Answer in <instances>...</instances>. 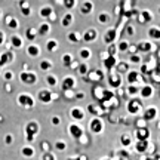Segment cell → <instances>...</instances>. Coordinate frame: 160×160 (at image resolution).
<instances>
[{"mask_svg": "<svg viewBox=\"0 0 160 160\" xmlns=\"http://www.w3.org/2000/svg\"><path fill=\"white\" fill-rule=\"evenodd\" d=\"M71 22V15H67V17H64L62 19V25H68Z\"/></svg>", "mask_w": 160, "mask_h": 160, "instance_id": "39", "label": "cell"}, {"mask_svg": "<svg viewBox=\"0 0 160 160\" xmlns=\"http://www.w3.org/2000/svg\"><path fill=\"white\" fill-rule=\"evenodd\" d=\"M9 25H11L12 28H15V27H17V22H15L13 19H11V21H9Z\"/></svg>", "mask_w": 160, "mask_h": 160, "instance_id": "50", "label": "cell"}, {"mask_svg": "<svg viewBox=\"0 0 160 160\" xmlns=\"http://www.w3.org/2000/svg\"><path fill=\"white\" fill-rule=\"evenodd\" d=\"M79 70H80V73H82V74H86V73H88V67H86V64H80Z\"/></svg>", "mask_w": 160, "mask_h": 160, "instance_id": "41", "label": "cell"}, {"mask_svg": "<svg viewBox=\"0 0 160 160\" xmlns=\"http://www.w3.org/2000/svg\"><path fill=\"white\" fill-rule=\"evenodd\" d=\"M120 156H125V157H128V151H125V150H122V151H120Z\"/></svg>", "mask_w": 160, "mask_h": 160, "instance_id": "54", "label": "cell"}, {"mask_svg": "<svg viewBox=\"0 0 160 160\" xmlns=\"http://www.w3.org/2000/svg\"><path fill=\"white\" fill-rule=\"evenodd\" d=\"M150 34L153 37H160V31H157V28H151L150 30Z\"/></svg>", "mask_w": 160, "mask_h": 160, "instance_id": "40", "label": "cell"}, {"mask_svg": "<svg viewBox=\"0 0 160 160\" xmlns=\"http://www.w3.org/2000/svg\"><path fill=\"white\" fill-rule=\"evenodd\" d=\"M68 132L70 135L74 138V139H80V138L83 137V131H82V128L79 125H76V123H71L68 126Z\"/></svg>", "mask_w": 160, "mask_h": 160, "instance_id": "5", "label": "cell"}, {"mask_svg": "<svg viewBox=\"0 0 160 160\" xmlns=\"http://www.w3.org/2000/svg\"><path fill=\"white\" fill-rule=\"evenodd\" d=\"M148 137H150V131H148V129L141 128V129H138V131H137V138H138V139H147Z\"/></svg>", "mask_w": 160, "mask_h": 160, "instance_id": "12", "label": "cell"}, {"mask_svg": "<svg viewBox=\"0 0 160 160\" xmlns=\"http://www.w3.org/2000/svg\"><path fill=\"white\" fill-rule=\"evenodd\" d=\"M77 67V62H73V64H70V68H76Z\"/></svg>", "mask_w": 160, "mask_h": 160, "instance_id": "55", "label": "cell"}, {"mask_svg": "<svg viewBox=\"0 0 160 160\" xmlns=\"http://www.w3.org/2000/svg\"><path fill=\"white\" fill-rule=\"evenodd\" d=\"M68 39L71 40V42H79V34H76V33H71V34L68 36Z\"/></svg>", "mask_w": 160, "mask_h": 160, "instance_id": "42", "label": "cell"}, {"mask_svg": "<svg viewBox=\"0 0 160 160\" xmlns=\"http://www.w3.org/2000/svg\"><path fill=\"white\" fill-rule=\"evenodd\" d=\"M80 159H82V160H88V157H86V156H80Z\"/></svg>", "mask_w": 160, "mask_h": 160, "instance_id": "58", "label": "cell"}, {"mask_svg": "<svg viewBox=\"0 0 160 160\" xmlns=\"http://www.w3.org/2000/svg\"><path fill=\"white\" fill-rule=\"evenodd\" d=\"M95 37H97L95 30H89V31H86V33H85V40H86V42H92Z\"/></svg>", "mask_w": 160, "mask_h": 160, "instance_id": "15", "label": "cell"}, {"mask_svg": "<svg viewBox=\"0 0 160 160\" xmlns=\"http://www.w3.org/2000/svg\"><path fill=\"white\" fill-rule=\"evenodd\" d=\"M88 110H89V111H91L92 114H99V113H98V111H97V108H95V107H93V105H89V107H88Z\"/></svg>", "mask_w": 160, "mask_h": 160, "instance_id": "45", "label": "cell"}, {"mask_svg": "<svg viewBox=\"0 0 160 160\" xmlns=\"http://www.w3.org/2000/svg\"><path fill=\"white\" fill-rule=\"evenodd\" d=\"M138 92H139V89H138L137 86L131 85L129 88H128V93H129V95H135V93H138Z\"/></svg>", "mask_w": 160, "mask_h": 160, "instance_id": "25", "label": "cell"}, {"mask_svg": "<svg viewBox=\"0 0 160 160\" xmlns=\"http://www.w3.org/2000/svg\"><path fill=\"white\" fill-rule=\"evenodd\" d=\"M144 18H145V19H151V13H148V12H144Z\"/></svg>", "mask_w": 160, "mask_h": 160, "instance_id": "49", "label": "cell"}, {"mask_svg": "<svg viewBox=\"0 0 160 160\" xmlns=\"http://www.w3.org/2000/svg\"><path fill=\"white\" fill-rule=\"evenodd\" d=\"M98 19H99V22H107V21H108V15H107V13H102V15H99Z\"/></svg>", "mask_w": 160, "mask_h": 160, "instance_id": "38", "label": "cell"}, {"mask_svg": "<svg viewBox=\"0 0 160 160\" xmlns=\"http://www.w3.org/2000/svg\"><path fill=\"white\" fill-rule=\"evenodd\" d=\"M147 148H148V142H147V139H138L137 145H135V150H137L138 153H144Z\"/></svg>", "mask_w": 160, "mask_h": 160, "instance_id": "10", "label": "cell"}, {"mask_svg": "<svg viewBox=\"0 0 160 160\" xmlns=\"http://www.w3.org/2000/svg\"><path fill=\"white\" fill-rule=\"evenodd\" d=\"M110 83H111V86H113V88H119V86H120V77H119L117 74L111 76V79H110Z\"/></svg>", "mask_w": 160, "mask_h": 160, "instance_id": "17", "label": "cell"}, {"mask_svg": "<svg viewBox=\"0 0 160 160\" xmlns=\"http://www.w3.org/2000/svg\"><path fill=\"white\" fill-rule=\"evenodd\" d=\"M71 117L73 119H77V120H82L85 117V113H83V110L79 108V107H76V108L71 110Z\"/></svg>", "mask_w": 160, "mask_h": 160, "instance_id": "11", "label": "cell"}, {"mask_svg": "<svg viewBox=\"0 0 160 160\" xmlns=\"http://www.w3.org/2000/svg\"><path fill=\"white\" fill-rule=\"evenodd\" d=\"M51 123H52V125H59V123H61V120H59V117H57V116H55V117H52V119H51Z\"/></svg>", "mask_w": 160, "mask_h": 160, "instance_id": "43", "label": "cell"}, {"mask_svg": "<svg viewBox=\"0 0 160 160\" xmlns=\"http://www.w3.org/2000/svg\"><path fill=\"white\" fill-rule=\"evenodd\" d=\"M110 55H113V53H114V52H116V48H114V46H111V48H110Z\"/></svg>", "mask_w": 160, "mask_h": 160, "instance_id": "53", "label": "cell"}, {"mask_svg": "<svg viewBox=\"0 0 160 160\" xmlns=\"http://www.w3.org/2000/svg\"><path fill=\"white\" fill-rule=\"evenodd\" d=\"M138 49H141V51H150V49H151V45H150V43H142V45L138 46Z\"/></svg>", "mask_w": 160, "mask_h": 160, "instance_id": "28", "label": "cell"}, {"mask_svg": "<svg viewBox=\"0 0 160 160\" xmlns=\"http://www.w3.org/2000/svg\"><path fill=\"white\" fill-rule=\"evenodd\" d=\"M139 108H141V101L139 99H131L129 104H128V111L131 114H137L139 111Z\"/></svg>", "mask_w": 160, "mask_h": 160, "instance_id": "6", "label": "cell"}, {"mask_svg": "<svg viewBox=\"0 0 160 160\" xmlns=\"http://www.w3.org/2000/svg\"><path fill=\"white\" fill-rule=\"evenodd\" d=\"M68 160H82V159H80V157H70Z\"/></svg>", "mask_w": 160, "mask_h": 160, "instance_id": "57", "label": "cell"}, {"mask_svg": "<svg viewBox=\"0 0 160 160\" xmlns=\"http://www.w3.org/2000/svg\"><path fill=\"white\" fill-rule=\"evenodd\" d=\"M126 48H128V43H125V42H123V43L120 45V49H122V51H125Z\"/></svg>", "mask_w": 160, "mask_h": 160, "instance_id": "51", "label": "cell"}, {"mask_svg": "<svg viewBox=\"0 0 160 160\" xmlns=\"http://www.w3.org/2000/svg\"><path fill=\"white\" fill-rule=\"evenodd\" d=\"M39 132V123L34 122V120H31L27 123L25 126V138H27V141H33L34 139V135Z\"/></svg>", "mask_w": 160, "mask_h": 160, "instance_id": "1", "label": "cell"}, {"mask_svg": "<svg viewBox=\"0 0 160 160\" xmlns=\"http://www.w3.org/2000/svg\"><path fill=\"white\" fill-rule=\"evenodd\" d=\"M153 95V88L151 86H144L142 89H141V97L142 98H148Z\"/></svg>", "mask_w": 160, "mask_h": 160, "instance_id": "14", "label": "cell"}, {"mask_svg": "<svg viewBox=\"0 0 160 160\" xmlns=\"http://www.w3.org/2000/svg\"><path fill=\"white\" fill-rule=\"evenodd\" d=\"M37 97H39V101H42V102L43 104H49L52 101V93L49 91H48V89H42V91H39V95H37Z\"/></svg>", "mask_w": 160, "mask_h": 160, "instance_id": "7", "label": "cell"}, {"mask_svg": "<svg viewBox=\"0 0 160 160\" xmlns=\"http://www.w3.org/2000/svg\"><path fill=\"white\" fill-rule=\"evenodd\" d=\"M105 65H107V68H113V67L116 65V59H114L113 55H111L108 59H105Z\"/></svg>", "mask_w": 160, "mask_h": 160, "instance_id": "19", "label": "cell"}, {"mask_svg": "<svg viewBox=\"0 0 160 160\" xmlns=\"http://www.w3.org/2000/svg\"><path fill=\"white\" fill-rule=\"evenodd\" d=\"M89 129H91L93 133H101L104 129V123L101 119H92L91 123H89Z\"/></svg>", "mask_w": 160, "mask_h": 160, "instance_id": "3", "label": "cell"}, {"mask_svg": "<svg viewBox=\"0 0 160 160\" xmlns=\"http://www.w3.org/2000/svg\"><path fill=\"white\" fill-rule=\"evenodd\" d=\"M21 154H22L24 157H33V156H34V148L25 145V147H22V150H21Z\"/></svg>", "mask_w": 160, "mask_h": 160, "instance_id": "13", "label": "cell"}, {"mask_svg": "<svg viewBox=\"0 0 160 160\" xmlns=\"http://www.w3.org/2000/svg\"><path fill=\"white\" fill-rule=\"evenodd\" d=\"M39 67H40V70H49L52 67V64H51V61H46L45 59V61H42V62H40Z\"/></svg>", "mask_w": 160, "mask_h": 160, "instance_id": "22", "label": "cell"}, {"mask_svg": "<svg viewBox=\"0 0 160 160\" xmlns=\"http://www.w3.org/2000/svg\"><path fill=\"white\" fill-rule=\"evenodd\" d=\"M122 144H123V145H129V144H131V138L128 137V135H123V137H122Z\"/></svg>", "mask_w": 160, "mask_h": 160, "instance_id": "30", "label": "cell"}, {"mask_svg": "<svg viewBox=\"0 0 160 160\" xmlns=\"http://www.w3.org/2000/svg\"><path fill=\"white\" fill-rule=\"evenodd\" d=\"M74 77H65V79H64V82H62V91H64V93H65V92H68V91H71V89H73V88H74Z\"/></svg>", "mask_w": 160, "mask_h": 160, "instance_id": "8", "label": "cell"}, {"mask_svg": "<svg viewBox=\"0 0 160 160\" xmlns=\"http://www.w3.org/2000/svg\"><path fill=\"white\" fill-rule=\"evenodd\" d=\"M145 160H153V159H145Z\"/></svg>", "mask_w": 160, "mask_h": 160, "instance_id": "59", "label": "cell"}, {"mask_svg": "<svg viewBox=\"0 0 160 160\" xmlns=\"http://www.w3.org/2000/svg\"><path fill=\"white\" fill-rule=\"evenodd\" d=\"M51 13H52L51 8H45V9H42V11H40V15H43V17H49Z\"/></svg>", "mask_w": 160, "mask_h": 160, "instance_id": "26", "label": "cell"}, {"mask_svg": "<svg viewBox=\"0 0 160 160\" xmlns=\"http://www.w3.org/2000/svg\"><path fill=\"white\" fill-rule=\"evenodd\" d=\"M27 36H28V39H34V34H33V33H31V31H27Z\"/></svg>", "mask_w": 160, "mask_h": 160, "instance_id": "52", "label": "cell"}, {"mask_svg": "<svg viewBox=\"0 0 160 160\" xmlns=\"http://www.w3.org/2000/svg\"><path fill=\"white\" fill-rule=\"evenodd\" d=\"M42 147H43V151L45 153H49V150H51V145L48 141H42Z\"/></svg>", "mask_w": 160, "mask_h": 160, "instance_id": "29", "label": "cell"}, {"mask_svg": "<svg viewBox=\"0 0 160 160\" xmlns=\"http://www.w3.org/2000/svg\"><path fill=\"white\" fill-rule=\"evenodd\" d=\"M27 53L31 55V57H37V55H39V48H37V46H28Z\"/></svg>", "mask_w": 160, "mask_h": 160, "instance_id": "18", "label": "cell"}, {"mask_svg": "<svg viewBox=\"0 0 160 160\" xmlns=\"http://www.w3.org/2000/svg\"><path fill=\"white\" fill-rule=\"evenodd\" d=\"M117 70H119L120 73H123V71H126V70H128V64H126V62L119 64V67H117Z\"/></svg>", "mask_w": 160, "mask_h": 160, "instance_id": "37", "label": "cell"}, {"mask_svg": "<svg viewBox=\"0 0 160 160\" xmlns=\"http://www.w3.org/2000/svg\"><path fill=\"white\" fill-rule=\"evenodd\" d=\"M156 116H157V108L156 107H150L144 113V120H153Z\"/></svg>", "mask_w": 160, "mask_h": 160, "instance_id": "9", "label": "cell"}, {"mask_svg": "<svg viewBox=\"0 0 160 160\" xmlns=\"http://www.w3.org/2000/svg\"><path fill=\"white\" fill-rule=\"evenodd\" d=\"M114 36H116L114 30H110L108 33H107V36H105V42H107V43H111L113 39H114Z\"/></svg>", "mask_w": 160, "mask_h": 160, "instance_id": "21", "label": "cell"}, {"mask_svg": "<svg viewBox=\"0 0 160 160\" xmlns=\"http://www.w3.org/2000/svg\"><path fill=\"white\" fill-rule=\"evenodd\" d=\"M19 79H21V82H22V83H25V85H33V83H36V80H37V76H36L34 73L24 71V73H21Z\"/></svg>", "mask_w": 160, "mask_h": 160, "instance_id": "4", "label": "cell"}, {"mask_svg": "<svg viewBox=\"0 0 160 160\" xmlns=\"http://www.w3.org/2000/svg\"><path fill=\"white\" fill-rule=\"evenodd\" d=\"M80 55H82V58H89L91 57V51H88V49H83V51L80 52Z\"/></svg>", "mask_w": 160, "mask_h": 160, "instance_id": "35", "label": "cell"}, {"mask_svg": "<svg viewBox=\"0 0 160 160\" xmlns=\"http://www.w3.org/2000/svg\"><path fill=\"white\" fill-rule=\"evenodd\" d=\"M62 62H64V65H68V67H70V62H71V57H70V55H64V57H62Z\"/></svg>", "mask_w": 160, "mask_h": 160, "instance_id": "32", "label": "cell"}, {"mask_svg": "<svg viewBox=\"0 0 160 160\" xmlns=\"http://www.w3.org/2000/svg\"><path fill=\"white\" fill-rule=\"evenodd\" d=\"M64 2H65L67 8H73V5H74V0H64Z\"/></svg>", "mask_w": 160, "mask_h": 160, "instance_id": "46", "label": "cell"}, {"mask_svg": "<svg viewBox=\"0 0 160 160\" xmlns=\"http://www.w3.org/2000/svg\"><path fill=\"white\" fill-rule=\"evenodd\" d=\"M5 141H6V144H11L12 142V135H9V133H8V135H6V138H5Z\"/></svg>", "mask_w": 160, "mask_h": 160, "instance_id": "47", "label": "cell"}, {"mask_svg": "<svg viewBox=\"0 0 160 160\" xmlns=\"http://www.w3.org/2000/svg\"><path fill=\"white\" fill-rule=\"evenodd\" d=\"M3 79H5V80H11L12 79V73H11V71H6V73H3Z\"/></svg>", "mask_w": 160, "mask_h": 160, "instance_id": "44", "label": "cell"}, {"mask_svg": "<svg viewBox=\"0 0 160 160\" xmlns=\"http://www.w3.org/2000/svg\"><path fill=\"white\" fill-rule=\"evenodd\" d=\"M53 147L57 150H59V151H64L65 150V142H62V141H58V142L53 144Z\"/></svg>", "mask_w": 160, "mask_h": 160, "instance_id": "24", "label": "cell"}, {"mask_svg": "<svg viewBox=\"0 0 160 160\" xmlns=\"http://www.w3.org/2000/svg\"><path fill=\"white\" fill-rule=\"evenodd\" d=\"M132 62H139V57H137V55H133V57L131 58Z\"/></svg>", "mask_w": 160, "mask_h": 160, "instance_id": "48", "label": "cell"}, {"mask_svg": "<svg viewBox=\"0 0 160 160\" xmlns=\"http://www.w3.org/2000/svg\"><path fill=\"white\" fill-rule=\"evenodd\" d=\"M138 76H139V74H138L137 71H131V73L128 74V82H129L131 85H132V83H135V82L138 80Z\"/></svg>", "mask_w": 160, "mask_h": 160, "instance_id": "16", "label": "cell"}, {"mask_svg": "<svg viewBox=\"0 0 160 160\" xmlns=\"http://www.w3.org/2000/svg\"><path fill=\"white\" fill-rule=\"evenodd\" d=\"M83 97H85L83 93H77V95H76V98H83Z\"/></svg>", "mask_w": 160, "mask_h": 160, "instance_id": "56", "label": "cell"}, {"mask_svg": "<svg viewBox=\"0 0 160 160\" xmlns=\"http://www.w3.org/2000/svg\"><path fill=\"white\" fill-rule=\"evenodd\" d=\"M46 82H48V85L55 86L57 85V77H55V76H52V74H49L48 77H46Z\"/></svg>", "mask_w": 160, "mask_h": 160, "instance_id": "23", "label": "cell"}, {"mask_svg": "<svg viewBox=\"0 0 160 160\" xmlns=\"http://www.w3.org/2000/svg\"><path fill=\"white\" fill-rule=\"evenodd\" d=\"M42 160H55V157H53V154H51V153H45L43 157H42Z\"/></svg>", "mask_w": 160, "mask_h": 160, "instance_id": "36", "label": "cell"}, {"mask_svg": "<svg viewBox=\"0 0 160 160\" xmlns=\"http://www.w3.org/2000/svg\"><path fill=\"white\" fill-rule=\"evenodd\" d=\"M82 11L85 12V13H86V12H91L92 11V5H91V3H85V5H83V8H82Z\"/></svg>", "mask_w": 160, "mask_h": 160, "instance_id": "33", "label": "cell"}, {"mask_svg": "<svg viewBox=\"0 0 160 160\" xmlns=\"http://www.w3.org/2000/svg\"><path fill=\"white\" fill-rule=\"evenodd\" d=\"M12 43H13V46H17V48H19V46L22 45L21 39H19V37H17V36H15V37H12Z\"/></svg>", "mask_w": 160, "mask_h": 160, "instance_id": "27", "label": "cell"}, {"mask_svg": "<svg viewBox=\"0 0 160 160\" xmlns=\"http://www.w3.org/2000/svg\"><path fill=\"white\" fill-rule=\"evenodd\" d=\"M159 128H160V122H159Z\"/></svg>", "mask_w": 160, "mask_h": 160, "instance_id": "61", "label": "cell"}, {"mask_svg": "<svg viewBox=\"0 0 160 160\" xmlns=\"http://www.w3.org/2000/svg\"><path fill=\"white\" fill-rule=\"evenodd\" d=\"M9 55H6V53H3V55H2V59H0V65H5L6 62H8V59H9Z\"/></svg>", "mask_w": 160, "mask_h": 160, "instance_id": "34", "label": "cell"}, {"mask_svg": "<svg viewBox=\"0 0 160 160\" xmlns=\"http://www.w3.org/2000/svg\"><path fill=\"white\" fill-rule=\"evenodd\" d=\"M102 160H110V159H102Z\"/></svg>", "mask_w": 160, "mask_h": 160, "instance_id": "60", "label": "cell"}, {"mask_svg": "<svg viewBox=\"0 0 160 160\" xmlns=\"http://www.w3.org/2000/svg\"><path fill=\"white\" fill-rule=\"evenodd\" d=\"M57 46H58L57 40H49V42H48V51L49 52L55 51V49H57Z\"/></svg>", "mask_w": 160, "mask_h": 160, "instance_id": "20", "label": "cell"}, {"mask_svg": "<svg viewBox=\"0 0 160 160\" xmlns=\"http://www.w3.org/2000/svg\"><path fill=\"white\" fill-rule=\"evenodd\" d=\"M42 34H46L48 31H49V25L48 24H43V25H40V30H39Z\"/></svg>", "mask_w": 160, "mask_h": 160, "instance_id": "31", "label": "cell"}, {"mask_svg": "<svg viewBox=\"0 0 160 160\" xmlns=\"http://www.w3.org/2000/svg\"><path fill=\"white\" fill-rule=\"evenodd\" d=\"M17 101H18L19 105H22V107H25V108L34 107V99H33V97L28 95V93H21V95H18Z\"/></svg>", "mask_w": 160, "mask_h": 160, "instance_id": "2", "label": "cell"}]
</instances>
